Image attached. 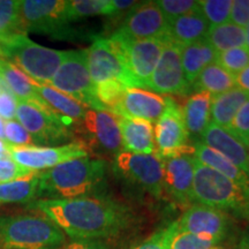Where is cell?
<instances>
[{"mask_svg":"<svg viewBox=\"0 0 249 249\" xmlns=\"http://www.w3.org/2000/svg\"><path fill=\"white\" fill-rule=\"evenodd\" d=\"M246 48L249 50V24L246 27Z\"/></svg>","mask_w":249,"mask_h":249,"instance_id":"50","label":"cell"},{"mask_svg":"<svg viewBox=\"0 0 249 249\" xmlns=\"http://www.w3.org/2000/svg\"><path fill=\"white\" fill-rule=\"evenodd\" d=\"M88 70L93 86L116 80L127 88H136L135 81L127 66L124 51L117 40L111 37L96 36L91 45L86 49Z\"/></svg>","mask_w":249,"mask_h":249,"instance_id":"8","label":"cell"},{"mask_svg":"<svg viewBox=\"0 0 249 249\" xmlns=\"http://www.w3.org/2000/svg\"><path fill=\"white\" fill-rule=\"evenodd\" d=\"M18 99L13 92L0 93V117L2 120H14L17 116Z\"/></svg>","mask_w":249,"mask_h":249,"instance_id":"44","label":"cell"},{"mask_svg":"<svg viewBox=\"0 0 249 249\" xmlns=\"http://www.w3.org/2000/svg\"><path fill=\"white\" fill-rule=\"evenodd\" d=\"M39 173L15 181L0 183V205L29 203L38 198Z\"/></svg>","mask_w":249,"mask_h":249,"instance_id":"30","label":"cell"},{"mask_svg":"<svg viewBox=\"0 0 249 249\" xmlns=\"http://www.w3.org/2000/svg\"><path fill=\"white\" fill-rule=\"evenodd\" d=\"M210 24L201 9L182 15L169 22V37L179 45L186 46L205 39Z\"/></svg>","mask_w":249,"mask_h":249,"instance_id":"23","label":"cell"},{"mask_svg":"<svg viewBox=\"0 0 249 249\" xmlns=\"http://www.w3.org/2000/svg\"><path fill=\"white\" fill-rule=\"evenodd\" d=\"M230 20L235 26L246 28L249 24V0H234L232 2Z\"/></svg>","mask_w":249,"mask_h":249,"instance_id":"43","label":"cell"},{"mask_svg":"<svg viewBox=\"0 0 249 249\" xmlns=\"http://www.w3.org/2000/svg\"><path fill=\"white\" fill-rule=\"evenodd\" d=\"M9 156L20 166L34 173H39V171L49 170L64 161L89 157V150L81 140H76L57 147H11L9 145Z\"/></svg>","mask_w":249,"mask_h":249,"instance_id":"12","label":"cell"},{"mask_svg":"<svg viewBox=\"0 0 249 249\" xmlns=\"http://www.w3.org/2000/svg\"><path fill=\"white\" fill-rule=\"evenodd\" d=\"M172 227L173 223L166 229L160 230V231L154 233L150 238L134 249H167V242H169V238L171 232H172Z\"/></svg>","mask_w":249,"mask_h":249,"instance_id":"42","label":"cell"},{"mask_svg":"<svg viewBox=\"0 0 249 249\" xmlns=\"http://www.w3.org/2000/svg\"><path fill=\"white\" fill-rule=\"evenodd\" d=\"M50 87L70 96L88 110L107 111L98 101L88 70L86 50L66 51Z\"/></svg>","mask_w":249,"mask_h":249,"instance_id":"7","label":"cell"},{"mask_svg":"<svg viewBox=\"0 0 249 249\" xmlns=\"http://www.w3.org/2000/svg\"><path fill=\"white\" fill-rule=\"evenodd\" d=\"M217 64L235 76L249 66V50L244 46L220 52L218 53Z\"/></svg>","mask_w":249,"mask_h":249,"instance_id":"37","label":"cell"},{"mask_svg":"<svg viewBox=\"0 0 249 249\" xmlns=\"http://www.w3.org/2000/svg\"><path fill=\"white\" fill-rule=\"evenodd\" d=\"M4 120L1 119V117H0V140L1 141H5V129H4Z\"/></svg>","mask_w":249,"mask_h":249,"instance_id":"49","label":"cell"},{"mask_svg":"<svg viewBox=\"0 0 249 249\" xmlns=\"http://www.w3.org/2000/svg\"><path fill=\"white\" fill-rule=\"evenodd\" d=\"M9 156V145L5 141L0 140V158H7Z\"/></svg>","mask_w":249,"mask_h":249,"instance_id":"48","label":"cell"},{"mask_svg":"<svg viewBox=\"0 0 249 249\" xmlns=\"http://www.w3.org/2000/svg\"><path fill=\"white\" fill-rule=\"evenodd\" d=\"M193 198L198 204L232 211L249 219V193L194 157Z\"/></svg>","mask_w":249,"mask_h":249,"instance_id":"4","label":"cell"},{"mask_svg":"<svg viewBox=\"0 0 249 249\" xmlns=\"http://www.w3.org/2000/svg\"><path fill=\"white\" fill-rule=\"evenodd\" d=\"M0 214V249H57L65 233L38 211Z\"/></svg>","mask_w":249,"mask_h":249,"instance_id":"3","label":"cell"},{"mask_svg":"<svg viewBox=\"0 0 249 249\" xmlns=\"http://www.w3.org/2000/svg\"><path fill=\"white\" fill-rule=\"evenodd\" d=\"M20 4L21 0H0V39L24 34L21 24Z\"/></svg>","mask_w":249,"mask_h":249,"instance_id":"33","label":"cell"},{"mask_svg":"<svg viewBox=\"0 0 249 249\" xmlns=\"http://www.w3.org/2000/svg\"><path fill=\"white\" fill-rule=\"evenodd\" d=\"M164 189L180 204L194 202L193 179H194V156H181L163 160Z\"/></svg>","mask_w":249,"mask_h":249,"instance_id":"17","label":"cell"},{"mask_svg":"<svg viewBox=\"0 0 249 249\" xmlns=\"http://www.w3.org/2000/svg\"><path fill=\"white\" fill-rule=\"evenodd\" d=\"M177 224L180 232L207 236L220 242L230 233L232 220L227 213L197 203L189 207Z\"/></svg>","mask_w":249,"mask_h":249,"instance_id":"15","label":"cell"},{"mask_svg":"<svg viewBox=\"0 0 249 249\" xmlns=\"http://www.w3.org/2000/svg\"><path fill=\"white\" fill-rule=\"evenodd\" d=\"M240 249H249V224L245 227L240 240Z\"/></svg>","mask_w":249,"mask_h":249,"instance_id":"47","label":"cell"},{"mask_svg":"<svg viewBox=\"0 0 249 249\" xmlns=\"http://www.w3.org/2000/svg\"><path fill=\"white\" fill-rule=\"evenodd\" d=\"M154 2L163 12L164 17L169 22L182 15L201 9L200 1L195 0H158Z\"/></svg>","mask_w":249,"mask_h":249,"instance_id":"38","label":"cell"},{"mask_svg":"<svg viewBox=\"0 0 249 249\" xmlns=\"http://www.w3.org/2000/svg\"><path fill=\"white\" fill-rule=\"evenodd\" d=\"M66 11V0H22L20 17L23 33L54 39H74L79 33L71 28Z\"/></svg>","mask_w":249,"mask_h":249,"instance_id":"6","label":"cell"},{"mask_svg":"<svg viewBox=\"0 0 249 249\" xmlns=\"http://www.w3.org/2000/svg\"><path fill=\"white\" fill-rule=\"evenodd\" d=\"M232 0H202L200 8L210 27L227 23L231 17Z\"/></svg>","mask_w":249,"mask_h":249,"instance_id":"36","label":"cell"},{"mask_svg":"<svg viewBox=\"0 0 249 249\" xmlns=\"http://www.w3.org/2000/svg\"><path fill=\"white\" fill-rule=\"evenodd\" d=\"M217 244L218 241L214 239L178 231V224L174 222L167 249H210Z\"/></svg>","mask_w":249,"mask_h":249,"instance_id":"34","label":"cell"},{"mask_svg":"<svg viewBox=\"0 0 249 249\" xmlns=\"http://www.w3.org/2000/svg\"><path fill=\"white\" fill-rule=\"evenodd\" d=\"M235 77L214 62L201 71L191 88L198 92L205 91L210 93L211 97H214L235 88Z\"/></svg>","mask_w":249,"mask_h":249,"instance_id":"29","label":"cell"},{"mask_svg":"<svg viewBox=\"0 0 249 249\" xmlns=\"http://www.w3.org/2000/svg\"><path fill=\"white\" fill-rule=\"evenodd\" d=\"M227 132L249 149V98L238 111Z\"/></svg>","mask_w":249,"mask_h":249,"instance_id":"40","label":"cell"},{"mask_svg":"<svg viewBox=\"0 0 249 249\" xmlns=\"http://www.w3.org/2000/svg\"><path fill=\"white\" fill-rule=\"evenodd\" d=\"M34 86H35L36 92L43 99V102L51 108L52 112L68 129L73 128V127L77 128V126L85 118L88 108L81 105L75 99L52 88V87L37 85L35 82H34Z\"/></svg>","mask_w":249,"mask_h":249,"instance_id":"21","label":"cell"},{"mask_svg":"<svg viewBox=\"0 0 249 249\" xmlns=\"http://www.w3.org/2000/svg\"><path fill=\"white\" fill-rule=\"evenodd\" d=\"M58 249H112L104 240H73Z\"/></svg>","mask_w":249,"mask_h":249,"instance_id":"45","label":"cell"},{"mask_svg":"<svg viewBox=\"0 0 249 249\" xmlns=\"http://www.w3.org/2000/svg\"><path fill=\"white\" fill-rule=\"evenodd\" d=\"M119 123L124 151L134 154H155V133L149 121L117 117Z\"/></svg>","mask_w":249,"mask_h":249,"instance_id":"22","label":"cell"},{"mask_svg":"<svg viewBox=\"0 0 249 249\" xmlns=\"http://www.w3.org/2000/svg\"><path fill=\"white\" fill-rule=\"evenodd\" d=\"M248 98L249 92L240 88H233L229 91L211 97L210 117L213 119L211 123L227 130L238 111L248 101Z\"/></svg>","mask_w":249,"mask_h":249,"instance_id":"25","label":"cell"},{"mask_svg":"<svg viewBox=\"0 0 249 249\" xmlns=\"http://www.w3.org/2000/svg\"><path fill=\"white\" fill-rule=\"evenodd\" d=\"M107 163L99 158H75L39 172L37 200H70L102 194Z\"/></svg>","mask_w":249,"mask_h":249,"instance_id":"2","label":"cell"},{"mask_svg":"<svg viewBox=\"0 0 249 249\" xmlns=\"http://www.w3.org/2000/svg\"><path fill=\"white\" fill-rule=\"evenodd\" d=\"M110 37L117 40L123 49L127 66L135 81L136 88H147L169 35L140 40L126 39L116 33Z\"/></svg>","mask_w":249,"mask_h":249,"instance_id":"11","label":"cell"},{"mask_svg":"<svg viewBox=\"0 0 249 249\" xmlns=\"http://www.w3.org/2000/svg\"><path fill=\"white\" fill-rule=\"evenodd\" d=\"M0 77L5 81L17 99L44 104L36 92L33 81L5 58H0Z\"/></svg>","mask_w":249,"mask_h":249,"instance_id":"28","label":"cell"},{"mask_svg":"<svg viewBox=\"0 0 249 249\" xmlns=\"http://www.w3.org/2000/svg\"><path fill=\"white\" fill-rule=\"evenodd\" d=\"M164 108L165 98L161 96L144 89L128 88L119 107L112 114L155 123L163 114Z\"/></svg>","mask_w":249,"mask_h":249,"instance_id":"18","label":"cell"},{"mask_svg":"<svg viewBox=\"0 0 249 249\" xmlns=\"http://www.w3.org/2000/svg\"><path fill=\"white\" fill-rule=\"evenodd\" d=\"M67 18L71 22L96 15L117 14L113 0H73L67 1Z\"/></svg>","mask_w":249,"mask_h":249,"instance_id":"32","label":"cell"},{"mask_svg":"<svg viewBox=\"0 0 249 249\" xmlns=\"http://www.w3.org/2000/svg\"><path fill=\"white\" fill-rule=\"evenodd\" d=\"M194 149V157L200 163L211 167L218 173L223 174L224 177L232 180L233 182H235L236 185H239L246 192L249 193V177L247 174L239 170L235 165H233L229 160H226L219 152L209 148L202 142H196Z\"/></svg>","mask_w":249,"mask_h":249,"instance_id":"27","label":"cell"},{"mask_svg":"<svg viewBox=\"0 0 249 249\" xmlns=\"http://www.w3.org/2000/svg\"><path fill=\"white\" fill-rule=\"evenodd\" d=\"M217 58L218 52L214 51L207 39L182 46V70L189 87L193 86L205 67L217 62Z\"/></svg>","mask_w":249,"mask_h":249,"instance_id":"24","label":"cell"},{"mask_svg":"<svg viewBox=\"0 0 249 249\" xmlns=\"http://www.w3.org/2000/svg\"><path fill=\"white\" fill-rule=\"evenodd\" d=\"M0 58H4V57H2V51H1V48H0Z\"/></svg>","mask_w":249,"mask_h":249,"instance_id":"52","label":"cell"},{"mask_svg":"<svg viewBox=\"0 0 249 249\" xmlns=\"http://www.w3.org/2000/svg\"><path fill=\"white\" fill-rule=\"evenodd\" d=\"M210 93L201 91L189 97L183 107L182 117L187 135L200 136L210 124Z\"/></svg>","mask_w":249,"mask_h":249,"instance_id":"26","label":"cell"},{"mask_svg":"<svg viewBox=\"0 0 249 249\" xmlns=\"http://www.w3.org/2000/svg\"><path fill=\"white\" fill-rule=\"evenodd\" d=\"M202 143L213 149L229 160L239 170L249 177L248 149L225 128L210 123L201 135Z\"/></svg>","mask_w":249,"mask_h":249,"instance_id":"20","label":"cell"},{"mask_svg":"<svg viewBox=\"0 0 249 249\" xmlns=\"http://www.w3.org/2000/svg\"><path fill=\"white\" fill-rule=\"evenodd\" d=\"M77 132L85 136L86 147L102 154L118 155L123 148V140L118 118L111 112L87 110Z\"/></svg>","mask_w":249,"mask_h":249,"instance_id":"13","label":"cell"},{"mask_svg":"<svg viewBox=\"0 0 249 249\" xmlns=\"http://www.w3.org/2000/svg\"><path fill=\"white\" fill-rule=\"evenodd\" d=\"M0 48L2 57L18 67L33 82L43 86H50L66 53V51L37 44L24 34L1 38Z\"/></svg>","mask_w":249,"mask_h":249,"instance_id":"5","label":"cell"},{"mask_svg":"<svg viewBox=\"0 0 249 249\" xmlns=\"http://www.w3.org/2000/svg\"><path fill=\"white\" fill-rule=\"evenodd\" d=\"M127 89L128 88L126 86L116 80H110L95 86V92L98 101L111 113H113L116 108L119 107Z\"/></svg>","mask_w":249,"mask_h":249,"instance_id":"35","label":"cell"},{"mask_svg":"<svg viewBox=\"0 0 249 249\" xmlns=\"http://www.w3.org/2000/svg\"><path fill=\"white\" fill-rule=\"evenodd\" d=\"M5 142L11 147H37L30 134L18 121H5Z\"/></svg>","mask_w":249,"mask_h":249,"instance_id":"39","label":"cell"},{"mask_svg":"<svg viewBox=\"0 0 249 249\" xmlns=\"http://www.w3.org/2000/svg\"><path fill=\"white\" fill-rule=\"evenodd\" d=\"M29 208L52 220L71 240H105L132 225L128 207L103 194L70 200H36Z\"/></svg>","mask_w":249,"mask_h":249,"instance_id":"1","label":"cell"},{"mask_svg":"<svg viewBox=\"0 0 249 249\" xmlns=\"http://www.w3.org/2000/svg\"><path fill=\"white\" fill-rule=\"evenodd\" d=\"M114 33L129 40L157 38L169 35V21L154 1L136 6L123 26Z\"/></svg>","mask_w":249,"mask_h":249,"instance_id":"16","label":"cell"},{"mask_svg":"<svg viewBox=\"0 0 249 249\" xmlns=\"http://www.w3.org/2000/svg\"><path fill=\"white\" fill-rule=\"evenodd\" d=\"M210 249H225L224 247H220V246H214V247L210 248Z\"/></svg>","mask_w":249,"mask_h":249,"instance_id":"51","label":"cell"},{"mask_svg":"<svg viewBox=\"0 0 249 249\" xmlns=\"http://www.w3.org/2000/svg\"><path fill=\"white\" fill-rule=\"evenodd\" d=\"M117 172L133 185L155 197H160L164 191V164L157 155L134 154L120 151L114 160Z\"/></svg>","mask_w":249,"mask_h":249,"instance_id":"10","label":"cell"},{"mask_svg":"<svg viewBox=\"0 0 249 249\" xmlns=\"http://www.w3.org/2000/svg\"><path fill=\"white\" fill-rule=\"evenodd\" d=\"M31 174H34V172L20 166L12 158H0V183H7L27 178Z\"/></svg>","mask_w":249,"mask_h":249,"instance_id":"41","label":"cell"},{"mask_svg":"<svg viewBox=\"0 0 249 249\" xmlns=\"http://www.w3.org/2000/svg\"><path fill=\"white\" fill-rule=\"evenodd\" d=\"M181 51L182 46L169 37L147 88L158 93H185L188 91L191 87L183 74Z\"/></svg>","mask_w":249,"mask_h":249,"instance_id":"14","label":"cell"},{"mask_svg":"<svg viewBox=\"0 0 249 249\" xmlns=\"http://www.w3.org/2000/svg\"><path fill=\"white\" fill-rule=\"evenodd\" d=\"M17 118L18 123L30 134L37 147L70 140L73 134L55 116L48 105L18 99Z\"/></svg>","mask_w":249,"mask_h":249,"instance_id":"9","label":"cell"},{"mask_svg":"<svg viewBox=\"0 0 249 249\" xmlns=\"http://www.w3.org/2000/svg\"><path fill=\"white\" fill-rule=\"evenodd\" d=\"M187 130L183 123L182 111L174 99L165 98L163 114L156 124L155 140L158 154L166 152L186 144Z\"/></svg>","mask_w":249,"mask_h":249,"instance_id":"19","label":"cell"},{"mask_svg":"<svg viewBox=\"0 0 249 249\" xmlns=\"http://www.w3.org/2000/svg\"><path fill=\"white\" fill-rule=\"evenodd\" d=\"M234 77L235 83L239 86V88L249 92V66L239 74H236Z\"/></svg>","mask_w":249,"mask_h":249,"instance_id":"46","label":"cell"},{"mask_svg":"<svg viewBox=\"0 0 249 249\" xmlns=\"http://www.w3.org/2000/svg\"><path fill=\"white\" fill-rule=\"evenodd\" d=\"M205 39L218 53L231 49L244 48L246 45V29L227 22L210 27Z\"/></svg>","mask_w":249,"mask_h":249,"instance_id":"31","label":"cell"}]
</instances>
